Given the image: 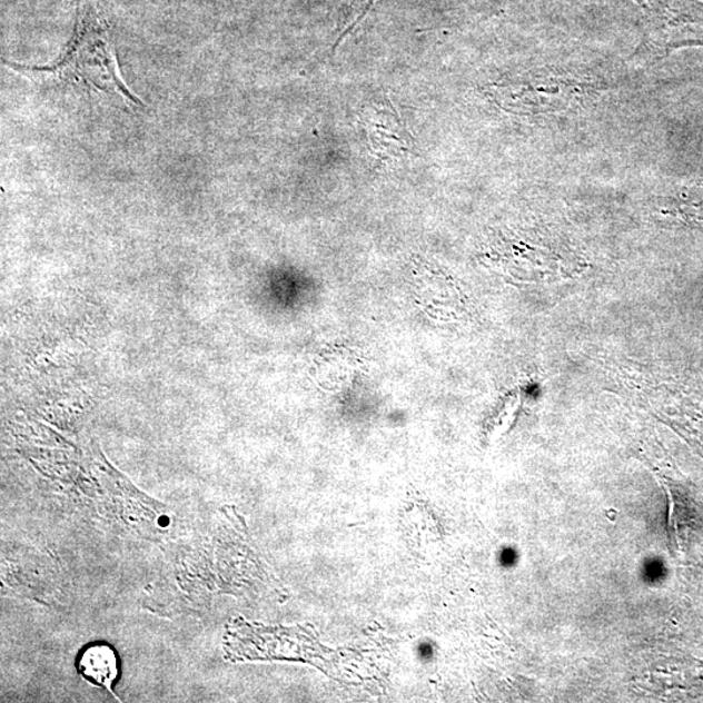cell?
<instances>
[{
    "mask_svg": "<svg viewBox=\"0 0 703 703\" xmlns=\"http://www.w3.org/2000/svg\"><path fill=\"white\" fill-rule=\"evenodd\" d=\"M18 71L44 72L80 86L117 93L129 103L141 106L139 98L121 78L117 52L109 26L89 0H80L78 19L70 46L59 62L49 66H20L6 63Z\"/></svg>",
    "mask_w": 703,
    "mask_h": 703,
    "instance_id": "cell-1",
    "label": "cell"
},
{
    "mask_svg": "<svg viewBox=\"0 0 703 703\" xmlns=\"http://www.w3.org/2000/svg\"><path fill=\"white\" fill-rule=\"evenodd\" d=\"M578 89L575 82L538 75L522 81L496 83L492 91L503 109L531 115L570 109L577 101Z\"/></svg>",
    "mask_w": 703,
    "mask_h": 703,
    "instance_id": "cell-2",
    "label": "cell"
},
{
    "mask_svg": "<svg viewBox=\"0 0 703 703\" xmlns=\"http://www.w3.org/2000/svg\"><path fill=\"white\" fill-rule=\"evenodd\" d=\"M363 123L374 156L385 160L402 159L415 150L414 139L393 106L373 105L363 113Z\"/></svg>",
    "mask_w": 703,
    "mask_h": 703,
    "instance_id": "cell-3",
    "label": "cell"
},
{
    "mask_svg": "<svg viewBox=\"0 0 703 703\" xmlns=\"http://www.w3.org/2000/svg\"><path fill=\"white\" fill-rule=\"evenodd\" d=\"M79 674L88 682L111 690L119 677V660L115 648L105 642H95L82 648L76 661Z\"/></svg>",
    "mask_w": 703,
    "mask_h": 703,
    "instance_id": "cell-4",
    "label": "cell"
}]
</instances>
